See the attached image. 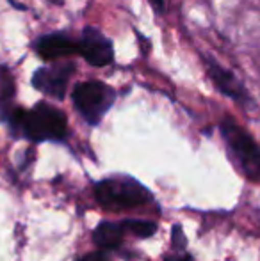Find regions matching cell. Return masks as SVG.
Instances as JSON below:
<instances>
[{
    "mask_svg": "<svg viewBox=\"0 0 260 261\" xmlns=\"http://www.w3.org/2000/svg\"><path fill=\"white\" fill-rule=\"evenodd\" d=\"M14 137H25L32 142L64 141L68 135L66 116L54 105L39 101L31 110L18 107L7 121Z\"/></svg>",
    "mask_w": 260,
    "mask_h": 261,
    "instance_id": "6da1fadb",
    "label": "cell"
},
{
    "mask_svg": "<svg viewBox=\"0 0 260 261\" xmlns=\"http://www.w3.org/2000/svg\"><path fill=\"white\" fill-rule=\"evenodd\" d=\"M219 130L225 139L226 148L230 149L233 160L237 162L244 176L257 181L260 178V148L253 137L243 126H239L235 119L228 116L223 117V121L219 123Z\"/></svg>",
    "mask_w": 260,
    "mask_h": 261,
    "instance_id": "7a4b0ae2",
    "label": "cell"
},
{
    "mask_svg": "<svg viewBox=\"0 0 260 261\" xmlns=\"http://www.w3.org/2000/svg\"><path fill=\"white\" fill-rule=\"evenodd\" d=\"M94 196L102 206L109 210L134 208L150 201L148 189L130 176H112L102 179L94 187Z\"/></svg>",
    "mask_w": 260,
    "mask_h": 261,
    "instance_id": "3957f363",
    "label": "cell"
},
{
    "mask_svg": "<svg viewBox=\"0 0 260 261\" xmlns=\"http://www.w3.org/2000/svg\"><path fill=\"white\" fill-rule=\"evenodd\" d=\"M72 100L82 119L91 126H97L109 112L116 100V91L98 80L80 82L72 91Z\"/></svg>",
    "mask_w": 260,
    "mask_h": 261,
    "instance_id": "277c9868",
    "label": "cell"
},
{
    "mask_svg": "<svg viewBox=\"0 0 260 261\" xmlns=\"http://www.w3.org/2000/svg\"><path fill=\"white\" fill-rule=\"evenodd\" d=\"M75 71V62L72 61H59L52 66L39 68L32 75V86L39 93L54 98V100H64L68 82Z\"/></svg>",
    "mask_w": 260,
    "mask_h": 261,
    "instance_id": "5b68a950",
    "label": "cell"
},
{
    "mask_svg": "<svg viewBox=\"0 0 260 261\" xmlns=\"http://www.w3.org/2000/svg\"><path fill=\"white\" fill-rule=\"evenodd\" d=\"M205 66V71H207L208 79L212 80V84L216 86V89L223 94V96L230 98V100L237 101L239 105L243 107H253V98L251 94L248 93V89L244 87V84L233 75L230 69L223 68L219 62H216L212 57H207L203 55L201 57Z\"/></svg>",
    "mask_w": 260,
    "mask_h": 261,
    "instance_id": "8992f818",
    "label": "cell"
},
{
    "mask_svg": "<svg viewBox=\"0 0 260 261\" xmlns=\"http://www.w3.org/2000/svg\"><path fill=\"white\" fill-rule=\"evenodd\" d=\"M79 55L86 59L87 64L94 68H104L114 61V48L109 38L97 27H86L79 41Z\"/></svg>",
    "mask_w": 260,
    "mask_h": 261,
    "instance_id": "52a82bcc",
    "label": "cell"
},
{
    "mask_svg": "<svg viewBox=\"0 0 260 261\" xmlns=\"http://www.w3.org/2000/svg\"><path fill=\"white\" fill-rule=\"evenodd\" d=\"M34 52L43 61H56V59L69 57L79 54V43L73 41L66 34H45L34 41Z\"/></svg>",
    "mask_w": 260,
    "mask_h": 261,
    "instance_id": "ba28073f",
    "label": "cell"
},
{
    "mask_svg": "<svg viewBox=\"0 0 260 261\" xmlns=\"http://www.w3.org/2000/svg\"><path fill=\"white\" fill-rule=\"evenodd\" d=\"M123 233H125V227L122 222L105 220V222L98 224V227L93 231V240L102 251H112L122 245Z\"/></svg>",
    "mask_w": 260,
    "mask_h": 261,
    "instance_id": "9c48e42d",
    "label": "cell"
},
{
    "mask_svg": "<svg viewBox=\"0 0 260 261\" xmlns=\"http://www.w3.org/2000/svg\"><path fill=\"white\" fill-rule=\"evenodd\" d=\"M14 94H16V84L13 73L6 64H0V116L14 107Z\"/></svg>",
    "mask_w": 260,
    "mask_h": 261,
    "instance_id": "30bf717a",
    "label": "cell"
},
{
    "mask_svg": "<svg viewBox=\"0 0 260 261\" xmlns=\"http://www.w3.org/2000/svg\"><path fill=\"white\" fill-rule=\"evenodd\" d=\"M125 231H130L132 234L139 238H148L152 237L153 233L157 231V224L150 222V220H137V219H127L122 220Z\"/></svg>",
    "mask_w": 260,
    "mask_h": 261,
    "instance_id": "8fae6325",
    "label": "cell"
},
{
    "mask_svg": "<svg viewBox=\"0 0 260 261\" xmlns=\"http://www.w3.org/2000/svg\"><path fill=\"white\" fill-rule=\"evenodd\" d=\"M173 247L177 251H184L185 249V237L182 233L180 226H173Z\"/></svg>",
    "mask_w": 260,
    "mask_h": 261,
    "instance_id": "7c38bea8",
    "label": "cell"
},
{
    "mask_svg": "<svg viewBox=\"0 0 260 261\" xmlns=\"http://www.w3.org/2000/svg\"><path fill=\"white\" fill-rule=\"evenodd\" d=\"M79 261H107L104 256V252H93V254H87L84 258H80Z\"/></svg>",
    "mask_w": 260,
    "mask_h": 261,
    "instance_id": "4fadbf2b",
    "label": "cell"
},
{
    "mask_svg": "<svg viewBox=\"0 0 260 261\" xmlns=\"http://www.w3.org/2000/svg\"><path fill=\"white\" fill-rule=\"evenodd\" d=\"M150 4H152V7L157 11V13L162 14L164 11H166V7H164V0H148Z\"/></svg>",
    "mask_w": 260,
    "mask_h": 261,
    "instance_id": "5bb4252c",
    "label": "cell"
},
{
    "mask_svg": "<svg viewBox=\"0 0 260 261\" xmlns=\"http://www.w3.org/2000/svg\"><path fill=\"white\" fill-rule=\"evenodd\" d=\"M168 261H193L191 256H177V258H170Z\"/></svg>",
    "mask_w": 260,
    "mask_h": 261,
    "instance_id": "9a60e30c",
    "label": "cell"
}]
</instances>
